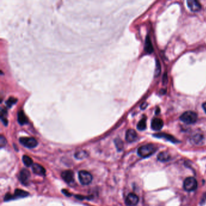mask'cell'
I'll return each mask as SVG.
<instances>
[{
	"mask_svg": "<svg viewBox=\"0 0 206 206\" xmlns=\"http://www.w3.org/2000/svg\"><path fill=\"white\" fill-rule=\"evenodd\" d=\"M157 150V147L152 144H147L140 147L138 149V155L142 158H146L152 155Z\"/></svg>",
	"mask_w": 206,
	"mask_h": 206,
	"instance_id": "cell-1",
	"label": "cell"
},
{
	"mask_svg": "<svg viewBox=\"0 0 206 206\" xmlns=\"http://www.w3.org/2000/svg\"><path fill=\"white\" fill-rule=\"evenodd\" d=\"M180 120L186 124L195 123L198 119V115L196 112L188 111L184 112L179 117Z\"/></svg>",
	"mask_w": 206,
	"mask_h": 206,
	"instance_id": "cell-2",
	"label": "cell"
},
{
	"mask_svg": "<svg viewBox=\"0 0 206 206\" xmlns=\"http://www.w3.org/2000/svg\"><path fill=\"white\" fill-rule=\"evenodd\" d=\"M29 195V194L27 192L23 190L22 189H17L15 190L13 195H11L10 194H6L4 197V201H10L13 199L25 198V197H27Z\"/></svg>",
	"mask_w": 206,
	"mask_h": 206,
	"instance_id": "cell-3",
	"label": "cell"
},
{
	"mask_svg": "<svg viewBox=\"0 0 206 206\" xmlns=\"http://www.w3.org/2000/svg\"><path fill=\"white\" fill-rule=\"evenodd\" d=\"M197 181L195 178L188 177L184 180L183 187L185 190L191 192L197 189Z\"/></svg>",
	"mask_w": 206,
	"mask_h": 206,
	"instance_id": "cell-4",
	"label": "cell"
},
{
	"mask_svg": "<svg viewBox=\"0 0 206 206\" xmlns=\"http://www.w3.org/2000/svg\"><path fill=\"white\" fill-rule=\"evenodd\" d=\"M78 177L80 183L82 185L90 184L93 179L92 175L86 171H80L78 173Z\"/></svg>",
	"mask_w": 206,
	"mask_h": 206,
	"instance_id": "cell-5",
	"label": "cell"
},
{
	"mask_svg": "<svg viewBox=\"0 0 206 206\" xmlns=\"http://www.w3.org/2000/svg\"><path fill=\"white\" fill-rule=\"evenodd\" d=\"M21 144L27 148H34L38 144L37 140L33 137H21L20 138Z\"/></svg>",
	"mask_w": 206,
	"mask_h": 206,
	"instance_id": "cell-6",
	"label": "cell"
},
{
	"mask_svg": "<svg viewBox=\"0 0 206 206\" xmlns=\"http://www.w3.org/2000/svg\"><path fill=\"white\" fill-rule=\"evenodd\" d=\"M30 177V173L26 169H22L20 173V176H19L20 181L24 185L28 184Z\"/></svg>",
	"mask_w": 206,
	"mask_h": 206,
	"instance_id": "cell-7",
	"label": "cell"
},
{
	"mask_svg": "<svg viewBox=\"0 0 206 206\" xmlns=\"http://www.w3.org/2000/svg\"><path fill=\"white\" fill-rule=\"evenodd\" d=\"M139 198L137 195L135 194L131 193L127 196L125 200V204L128 206H135L137 204Z\"/></svg>",
	"mask_w": 206,
	"mask_h": 206,
	"instance_id": "cell-8",
	"label": "cell"
},
{
	"mask_svg": "<svg viewBox=\"0 0 206 206\" xmlns=\"http://www.w3.org/2000/svg\"><path fill=\"white\" fill-rule=\"evenodd\" d=\"M187 4L190 10L194 12H198L201 9V5L198 1L188 0L187 1Z\"/></svg>",
	"mask_w": 206,
	"mask_h": 206,
	"instance_id": "cell-9",
	"label": "cell"
},
{
	"mask_svg": "<svg viewBox=\"0 0 206 206\" xmlns=\"http://www.w3.org/2000/svg\"><path fill=\"white\" fill-rule=\"evenodd\" d=\"M164 125L163 121L159 118H154L151 122V128L154 131L161 130Z\"/></svg>",
	"mask_w": 206,
	"mask_h": 206,
	"instance_id": "cell-10",
	"label": "cell"
},
{
	"mask_svg": "<svg viewBox=\"0 0 206 206\" xmlns=\"http://www.w3.org/2000/svg\"><path fill=\"white\" fill-rule=\"evenodd\" d=\"M61 176L62 179L68 184L74 182V173L70 170L64 171L61 174Z\"/></svg>",
	"mask_w": 206,
	"mask_h": 206,
	"instance_id": "cell-11",
	"label": "cell"
},
{
	"mask_svg": "<svg viewBox=\"0 0 206 206\" xmlns=\"http://www.w3.org/2000/svg\"><path fill=\"white\" fill-rule=\"evenodd\" d=\"M138 136L136 131L133 129L128 130L126 133V140L128 142L132 143L137 139Z\"/></svg>",
	"mask_w": 206,
	"mask_h": 206,
	"instance_id": "cell-12",
	"label": "cell"
},
{
	"mask_svg": "<svg viewBox=\"0 0 206 206\" xmlns=\"http://www.w3.org/2000/svg\"><path fill=\"white\" fill-rule=\"evenodd\" d=\"M32 171L36 175H41V176H44L45 174V169H44V167H42L41 165L34 163L32 166Z\"/></svg>",
	"mask_w": 206,
	"mask_h": 206,
	"instance_id": "cell-13",
	"label": "cell"
},
{
	"mask_svg": "<svg viewBox=\"0 0 206 206\" xmlns=\"http://www.w3.org/2000/svg\"><path fill=\"white\" fill-rule=\"evenodd\" d=\"M144 50L148 54H151L154 51L153 46H152L151 41L149 36H147L146 38L145 45H144Z\"/></svg>",
	"mask_w": 206,
	"mask_h": 206,
	"instance_id": "cell-14",
	"label": "cell"
},
{
	"mask_svg": "<svg viewBox=\"0 0 206 206\" xmlns=\"http://www.w3.org/2000/svg\"><path fill=\"white\" fill-rule=\"evenodd\" d=\"M18 122L21 125H24L28 123V119L23 111L18 112Z\"/></svg>",
	"mask_w": 206,
	"mask_h": 206,
	"instance_id": "cell-15",
	"label": "cell"
},
{
	"mask_svg": "<svg viewBox=\"0 0 206 206\" xmlns=\"http://www.w3.org/2000/svg\"><path fill=\"white\" fill-rule=\"evenodd\" d=\"M157 158H158V160L160 162H166L171 160V156L168 152L163 151V152H161L160 153H159Z\"/></svg>",
	"mask_w": 206,
	"mask_h": 206,
	"instance_id": "cell-16",
	"label": "cell"
},
{
	"mask_svg": "<svg viewBox=\"0 0 206 206\" xmlns=\"http://www.w3.org/2000/svg\"><path fill=\"white\" fill-rule=\"evenodd\" d=\"M154 136L157 137L158 138H166V140L170 141H172L173 143H175V142H177V140L173 137L171 135H169V134H165V133H159V134H155Z\"/></svg>",
	"mask_w": 206,
	"mask_h": 206,
	"instance_id": "cell-17",
	"label": "cell"
},
{
	"mask_svg": "<svg viewBox=\"0 0 206 206\" xmlns=\"http://www.w3.org/2000/svg\"><path fill=\"white\" fill-rule=\"evenodd\" d=\"M203 136L202 134H194L192 137H191V141L194 143V144H200L201 143L203 140Z\"/></svg>",
	"mask_w": 206,
	"mask_h": 206,
	"instance_id": "cell-18",
	"label": "cell"
},
{
	"mask_svg": "<svg viewBox=\"0 0 206 206\" xmlns=\"http://www.w3.org/2000/svg\"><path fill=\"white\" fill-rule=\"evenodd\" d=\"M74 157L76 159L78 160H82L85 158H87L88 157V153L87 151L81 150V151H78L76 152L74 154Z\"/></svg>",
	"mask_w": 206,
	"mask_h": 206,
	"instance_id": "cell-19",
	"label": "cell"
},
{
	"mask_svg": "<svg viewBox=\"0 0 206 206\" xmlns=\"http://www.w3.org/2000/svg\"><path fill=\"white\" fill-rule=\"evenodd\" d=\"M138 130L140 131H143L146 128V117H144L138 123L137 126Z\"/></svg>",
	"mask_w": 206,
	"mask_h": 206,
	"instance_id": "cell-20",
	"label": "cell"
},
{
	"mask_svg": "<svg viewBox=\"0 0 206 206\" xmlns=\"http://www.w3.org/2000/svg\"><path fill=\"white\" fill-rule=\"evenodd\" d=\"M23 162L24 164L27 167H30L31 166H33V165H34L32 159L27 155H23Z\"/></svg>",
	"mask_w": 206,
	"mask_h": 206,
	"instance_id": "cell-21",
	"label": "cell"
},
{
	"mask_svg": "<svg viewBox=\"0 0 206 206\" xmlns=\"http://www.w3.org/2000/svg\"><path fill=\"white\" fill-rule=\"evenodd\" d=\"M16 102H17V99L13 98V97H10L6 101L5 105L7 107L11 108L13 105H15Z\"/></svg>",
	"mask_w": 206,
	"mask_h": 206,
	"instance_id": "cell-22",
	"label": "cell"
},
{
	"mask_svg": "<svg viewBox=\"0 0 206 206\" xmlns=\"http://www.w3.org/2000/svg\"><path fill=\"white\" fill-rule=\"evenodd\" d=\"M114 143H115L116 147L117 148V149L119 151L122 150V149L123 147V141H122V140H120V138H116L114 140Z\"/></svg>",
	"mask_w": 206,
	"mask_h": 206,
	"instance_id": "cell-23",
	"label": "cell"
},
{
	"mask_svg": "<svg viewBox=\"0 0 206 206\" xmlns=\"http://www.w3.org/2000/svg\"><path fill=\"white\" fill-rule=\"evenodd\" d=\"M160 62H158V61L157 60L156 61V69H155V76H158L160 73V71H161V68H160Z\"/></svg>",
	"mask_w": 206,
	"mask_h": 206,
	"instance_id": "cell-24",
	"label": "cell"
},
{
	"mask_svg": "<svg viewBox=\"0 0 206 206\" xmlns=\"http://www.w3.org/2000/svg\"><path fill=\"white\" fill-rule=\"evenodd\" d=\"M7 144V140L5 139V138L3 136H1V138H0V145H1V147H3L4 146H5Z\"/></svg>",
	"mask_w": 206,
	"mask_h": 206,
	"instance_id": "cell-25",
	"label": "cell"
},
{
	"mask_svg": "<svg viewBox=\"0 0 206 206\" xmlns=\"http://www.w3.org/2000/svg\"><path fill=\"white\" fill-rule=\"evenodd\" d=\"M1 120L2 121L4 125L7 126L8 125V120L6 116H1Z\"/></svg>",
	"mask_w": 206,
	"mask_h": 206,
	"instance_id": "cell-26",
	"label": "cell"
},
{
	"mask_svg": "<svg viewBox=\"0 0 206 206\" xmlns=\"http://www.w3.org/2000/svg\"><path fill=\"white\" fill-rule=\"evenodd\" d=\"M206 202V193H204V195H203V197H202V198H201V202H200V203H201V205H203Z\"/></svg>",
	"mask_w": 206,
	"mask_h": 206,
	"instance_id": "cell-27",
	"label": "cell"
},
{
	"mask_svg": "<svg viewBox=\"0 0 206 206\" xmlns=\"http://www.w3.org/2000/svg\"><path fill=\"white\" fill-rule=\"evenodd\" d=\"M62 193L64 194V195H66L67 197H71V194L69 192V191H67V190H66V189H63L62 190Z\"/></svg>",
	"mask_w": 206,
	"mask_h": 206,
	"instance_id": "cell-28",
	"label": "cell"
},
{
	"mask_svg": "<svg viewBox=\"0 0 206 206\" xmlns=\"http://www.w3.org/2000/svg\"><path fill=\"white\" fill-rule=\"evenodd\" d=\"M143 106V108H141V109H144V108H146V107L147 106V103L144 102V103H143V104L141 105V106Z\"/></svg>",
	"mask_w": 206,
	"mask_h": 206,
	"instance_id": "cell-29",
	"label": "cell"
},
{
	"mask_svg": "<svg viewBox=\"0 0 206 206\" xmlns=\"http://www.w3.org/2000/svg\"><path fill=\"white\" fill-rule=\"evenodd\" d=\"M203 109L204 110V111H205V112L206 113V102L203 104Z\"/></svg>",
	"mask_w": 206,
	"mask_h": 206,
	"instance_id": "cell-30",
	"label": "cell"
}]
</instances>
